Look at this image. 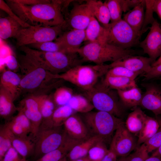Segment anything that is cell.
<instances>
[{"instance_id":"cell-1","label":"cell","mask_w":161,"mask_h":161,"mask_svg":"<svg viewBox=\"0 0 161 161\" xmlns=\"http://www.w3.org/2000/svg\"><path fill=\"white\" fill-rule=\"evenodd\" d=\"M6 2L21 20L30 25L53 26L65 22L63 14L65 1L52 0L48 3L24 5L14 0Z\"/></svg>"},{"instance_id":"cell-2","label":"cell","mask_w":161,"mask_h":161,"mask_svg":"<svg viewBox=\"0 0 161 161\" xmlns=\"http://www.w3.org/2000/svg\"><path fill=\"white\" fill-rule=\"evenodd\" d=\"M25 53L33 57L47 71L54 75L64 73L84 62L77 53L49 52L25 46L20 47Z\"/></svg>"},{"instance_id":"cell-3","label":"cell","mask_w":161,"mask_h":161,"mask_svg":"<svg viewBox=\"0 0 161 161\" xmlns=\"http://www.w3.org/2000/svg\"><path fill=\"white\" fill-rule=\"evenodd\" d=\"M18 60L21 74V92L32 93L46 82L55 79V75L45 69L30 55H20Z\"/></svg>"},{"instance_id":"cell-4","label":"cell","mask_w":161,"mask_h":161,"mask_svg":"<svg viewBox=\"0 0 161 161\" xmlns=\"http://www.w3.org/2000/svg\"><path fill=\"white\" fill-rule=\"evenodd\" d=\"M77 52L84 62L101 64L108 61L113 63L134 55L136 51L131 49H121L106 43L89 42L80 47Z\"/></svg>"},{"instance_id":"cell-5","label":"cell","mask_w":161,"mask_h":161,"mask_svg":"<svg viewBox=\"0 0 161 161\" xmlns=\"http://www.w3.org/2000/svg\"><path fill=\"white\" fill-rule=\"evenodd\" d=\"M110 68L109 64H104L79 65L65 72L55 75V78L70 82L86 91L94 86L99 78L106 75Z\"/></svg>"},{"instance_id":"cell-6","label":"cell","mask_w":161,"mask_h":161,"mask_svg":"<svg viewBox=\"0 0 161 161\" xmlns=\"http://www.w3.org/2000/svg\"><path fill=\"white\" fill-rule=\"evenodd\" d=\"M86 97L97 111L105 112L120 117L124 113L117 92L106 86L103 81L85 91Z\"/></svg>"},{"instance_id":"cell-7","label":"cell","mask_w":161,"mask_h":161,"mask_svg":"<svg viewBox=\"0 0 161 161\" xmlns=\"http://www.w3.org/2000/svg\"><path fill=\"white\" fill-rule=\"evenodd\" d=\"M65 22L53 26L31 25L27 27H22L14 38L16 40V46L20 47L34 43L55 40L63 32Z\"/></svg>"},{"instance_id":"cell-8","label":"cell","mask_w":161,"mask_h":161,"mask_svg":"<svg viewBox=\"0 0 161 161\" xmlns=\"http://www.w3.org/2000/svg\"><path fill=\"white\" fill-rule=\"evenodd\" d=\"M83 120L89 131L101 137L108 139L122 122V120L109 112L91 111L83 114Z\"/></svg>"},{"instance_id":"cell-9","label":"cell","mask_w":161,"mask_h":161,"mask_svg":"<svg viewBox=\"0 0 161 161\" xmlns=\"http://www.w3.org/2000/svg\"><path fill=\"white\" fill-rule=\"evenodd\" d=\"M106 43L123 49L139 44L142 35L132 28L123 19L116 22L110 23L106 28Z\"/></svg>"},{"instance_id":"cell-10","label":"cell","mask_w":161,"mask_h":161,"mask_svg":"<svg viewBox=\"0 0 161 161\" xmlns=\"http://www.w3.org/2000/svg\"><path fill=\"white\" fill-rule=\"evenodd\" d=\"M61 127L40 129L35 138L33 155L36 160L56 149L63 143L68 135Z\"/></svg>"},{"instance_id":"cell-11","label":"cell","mask_w":161,"mask_h":161,"mask_svg":"<svg viewBox=\"0 0 161 161\" xmlns=\"http://www.w3.org/2000/svg\"><path fill=\"white\" fill-rule=\"evenodd\" d=\"M138 147L134 135L126 128L122 122L115 131L109 149L120 157H126Z\"/></svg>"},{"instance_id":"cell-12","label":"cell","mask_w":161,"mask_h":161,"mask_svg":"<svg viewBox=\"0 0 161 161\" xmlns=\"http://www.w3.org/2000/svg\"><path fill=\"white\" fill-rule=\"evenodd\" d=\"M151 25L145 38L139 44L144 52L155 62L161 55V26L156 19Z\"/></svg>"},{"instance_id":"cell-13","label":"cell","mask_w":161,"mask_h":161,"mask_svg":"<svg viewBox=\"0 0 161 161\" xmlns=\"http://www.w3.org/2000/svg\"><path fill=\"white\" fill-rule=\"evenodd\" d=\"M92 16L86 1L75 4L69 14L67 24L72 29L85 30Z\"/></svg>"},{"instance_id":"cell-14","label":"cell","mask_w":161,"mask_h":161,"mask_svg":"<svg viewBox=\"0 0 161 161\" xmlns=\"http://www.w3.org/2000/svg\"><path fill=\"white\" fill-rule=\"evenodd\" d=\"M142 85L146 91L142 95L140 106L152 111L156 116L161 114V89L152 83Z\"/></svg>"},{"instance_id":"cell-15","label":"cell","mask_w":161,"mask_h":161,"mask_svg":"<svg viewBox=\"0 0 161 161\" xmlns=\"http://www.w3.org/2000/svg\"><path fill=\"white\" fill-rule=\"evenodd\" d=\"M154 62L149 57L133 55L112 63L109 65L110 68L117 66H122L143 75L149 71L152 64Z\"/></svg>"},{"instance_id":"cell-16","label":"cell","mask_w":161,"mask_h":161,"mask_svg":"<svg viewBox=\"0 0 161 161\" xmlns=\"http://www.w3.org/2000/svg\"><path fill=\"white\" fill-rule=\"evenodd\" d=\"M85 38V30L72 29L63 32L55 40L70 53H77Z\"/></svg>"},{"instance_id":"cell-17","label":"cell","mask_w":161,"mask_h":161,"mask_svg":"<svg viewBox=\"0 0 161 161\" xmlns=\"http://www.w3.org/2000/svg\"><path fill=\"white\" fill-rule=\"evenodd\" d=\"M63 126L67 135L73 139L82 141L90 136L89 130L83 119L75 114L65 121Z\"/></svg>"},{"instance_id":"cell-18","label":"cell","mask_w":161,"mask_h":161,"mask_svg":"<svg viewBox=\"0 0 161 161\" xmlns=\"http://www.w3.org/2000/svg\"><path fill=\"white\" fill-rule=\"evenodd\" d=\"M81 141L73 139L68 135L58 147L34 161H59L66 157L72 149Z\"/></svg>"},{"instance_id":"cell-19","label":"cell","mask_w":161,"mask_h":161,"mask_svg":"<svg viewBox=\"0 0 161 161\" xmlns=\"http://www.w3.org/2000/svg\"><path fill=\"white\" fill-rule=\"evenodd\" d=\"M21 78L14 72L5 70L0 76V86L12 95L14 100L21 92L20 88Z\"/></svg>"},{"instance_id":"cell-20","label":"cell","mask_w":161,"mask_h":161,"mask_svg":"<svg viewBox=\"0 0 161 161\" xmlns=\"http://www.w3.org/2000/svg\"><path fill=\"white\" fill-rule=\"evenodd\" d=\"M104 140L97 135L90 136L75 145L66 157L69 161H72L87 156L91 148L95 143Z\"/></svg>"},{"instance_id":"cell-21","label":"cell","mask_w":161,"mask_h":161,"mask_svg":"<svg viewBox=\"0 0 161 161\" xmlns=\"http://www.w3.org/2000/svg\"><path fill=\"white\" fill-rule=\"evenodd\" d=\"M99 23L93 16L92 17L88 26L85 30L84 41H87L88 43H106V29Z\"/></svg>"},{"instance_id":"cell-22","label":"cell","mask_w":161,"mask_h":161,"mask_svg":"<svg viewBox=\"0 0 161 161\" xmlns=\"http://www.w3.org/2000/svg\"><path fill=\"white\" fill-rule=\"evenodd\" d=\"M145 7V0H143L125 14L123 19L134 30L142 35L141 31L144 20Z\"/></svg>"},{"instance_id":"cell-23","label":"cell","mask_w":161,"mask_h":161,"mask_svg":"<svg viewBox=\"0 0 161 161\" xmlns=\"http://www.w3.org/2000/svg\"><path fill=\"white\" fill-rule=\"evenodd\" d=\"M92 15L105 28H107L110 21L109 10L106 1L90 0L86 1Z\"/></svg>"},{"instance_id":"cell-24","label":"cell","mask_w":161,"mask_h":161,"mask_svg":"<svg viewBox=\"0 0 161 161\" xmlns=\"http://www.w3.org/2000/svg\"><path fill=\"white\" fill-rule=\"evenodd\" d=\"M56 105L52 97L42 95L40 107L42 120L40 128L53 127L52 118L54 112L56 108Z\"/></svg>"},{"instance_id":"cell-25","label":"cell","mask_w":161,"mask_h":161,"mask_svg":"<svg viewBox=\"0 0 161 161\" xmlns=\"http://www.w3.org/2000/svg\"><path fill=\"white\" fill-rule=\"evenodd\" d=\"M146 115L139 107L134 108L128 115L125 123L126 128L134 135L138 137L144 125Z\"/></svg>"},{"instance_id":"cell-26","label":"cell","mask_w":161,"mask_h":161,"mask_svg":"<svg viewBox=\"0 0 161 161\" xmlns=\"http://www.w3.org/2000/svg\"><path fill=\"white\" fill-rule=\"evenodd\" d=\"M117 92L124 109L134 108L140 106L143 95L140 89L137 86L128 90H119Z\"/></svg>"},{"instance_id":"cell-27","label":"cell","mask_w":161,"mask_h":161,"mask_svg":"<svg viewBox=\"0 0 161 161\" xmlns=\"http://www.w3.org/2000/svg\"><path fill=\"white\" fill-rule=\"evenodd\" d=\"M160 127L158 119L146 115L144 125L138 136L137 146L144 143L154 135Z\"/></svg>"},{"instance_id":"cell-28","label":"cell","mask_w":161,"mask_h":161,"mask_svg":"<svg viewBox=\"0 0 161 161\" xmlns=\"http://www.w3.org/2000/svg\"><path fill=\"white\" fill-rule=\"evenodd\" d=\"M103 81L108 87L117 91L127 90L137 86L135 80L124 77L106 75Z\"/></svg>"},{"instance_id":"cell-29","label":"cell","mask_w":161,"mask_h":161,"mask_svg":"<svg viewBox=\"0 0 161 161\" xmlns=\"http://www.w3.org/2000/svg\"><path fill=\"white\" fill-rule=\"evenodd\" d=\"M16 21L10 16L0 18V37L2 39L14 37L19 30L22 28Z\"/></svg>"},{"instance_id":"cell-30","label":"cell","mask_w":161,"mask_h":161,"mask_svg":"<svg viewBox=\"0 0 161 161\" xmlns=\"http://www.w3.org/2000/svg\"><path fill=\"white\" fill-rule=\"evenodd\" d=\"M12 146L25 161L31 154L32 153L33 154L35 142L28 137H21L15 136L12 141Z\"/></svg>"},{"instance_id":"cell-31","label":"cell","mask_w":161,"mask_h":161,"mask_svg":"<svg viewBox=\"0 0 161 161\" xmlns=\"http://www.w3.org/2000/svg\"><path fill=\"white\" fill-rule=\"evenodd\" d=\"M12 95L3 87L0 86V115L6 119L10 117L17 109Z\"/></svg>"},{"instance_id":"cell-32","label":"cell","mask_w":161,"mask_h":161,"mask_svg":"<svg viewBox=\"0 0 161 161\" xmlns=\"http://www.w3.org/2000/svg\"><path fill=\"white\" fill-rule=\"evenodd\" d=\"M67 105L75 112L82 114L92 111L94 109L92 104L85 96L79 94H74Z\"/></svg>"},{"instance_id":"cell-33","label":"cell","mask_w":161,"mask_h":161,"mask_svg":"<svg viewBox=\"0 0 161 161\" xmlns=\"http://www.w3.org/2000/svg\"><path fill=\"white\" fill-rule=\"evenodd\" d=\"M15 136L5 124L0 128V161L12 146V141Z\"/></svg>"},{"instance_id":"cell-34","label":"cell","mask_w":161,"mask_h":161,"mask_svg":"<svg viewBox=\"0 0 161 161\" xmlns=\"http://www.w3.org/2000/svg\"><path fill=\"white\" fill-rule=\"evenodd\" d=\"M75 112L68 105L58 106L55 110L52 116L53 126H63L65 121Z\"/></svg>"},{"instance_id":"cell-35","label":"cell","mask_w":161,"mask_h":161,"mask_svg":"<svg viewBox=\"0 0 161 161\" xmlns=\"http://www.w3.org/2000/svg\"><path fill=\"white\" fill-rule=\"evenodd\" d=\"M18 110L22 111L30 121L31 126V134L33 138H35L42 122V118L40 111H30L19 108Z\"/></svg>"},{"instance_id":"cell-36","label":"cell","mask_w":161,"mask_h":161,"mask_svg":"<svg viewBox=\"0 0 161 161\" xmlns=\"http://www.w3.org/2000/svg\"><path fill=\"white\" fill-rule=\"evenodd\" d=\"M73 95L71 88L61 86L56 88L52 97L56 105L59 106L67 105Z\"/></svg>"},{"instance_id":"cell-37","label":"cell","mask_w":161,"mask_h":161,"mask_svg":"<svg viewBox=\"0 0 161 161\" xmlns=\"http://www.w3.org/2000/svg\"><path fill=\"white\" fill-rule=\"evenodd\" d=\"M109 151L105 142L103 140H100L91 148L87 156L91 161H101Z\"/></svg>"},{"instance_id":"cell-38","label":"cell","mask_w":161,"mask_h":161,"mask_svg":"<svg viewBox=\"0 0 161 161\" xmlns=\"http://www.w3.org/2000/svg\"><path fill=\"white\" fill-rule=\"evenodd\" d=\"M28 47L34 49L45 52H68L60 43L56 41L34 43L28 45Z\"/></svg>"},{"instance_id":"cell-39","label":"cell","mask_w":161,"mask_h":161,"mask_svg":"<svg viewBox=\"0 0 161 161\" xmlns=\"http://www.w3.org/2000/svg\"><path fill=\"white\" fill-rule=\"evenodd\" d=\"M106 2L109 12L111 23L122 19L123 11L120 0H109L106 1Z\"/></svg>"},{"instance_id":"cell-40","label":"cell","mask_w":161,"mask_h":161,"mask_svg":"<svg viewBox=\"0 0 161 161\" xmlns=\"http://www.w3.org/2000/svg\"><path fill=\"white\" fill-rule=\"evenodd\" d=\"M42 95H32L27 97L21 102L19 108L30 111H40Z\"/></svg>"},{"instance_id":"cell-41","label":"cell","mask_w":161,"mask_h":161,"mask_svg":"<svg viewBox=\"0 0 161 161\" xmlns=\"http://www.w3.org/2000/svg\"><path fill=\"white\" fill-rule=\"evenodd\" d=\"M141 74L140 73L132 71L125 67L117 66L110 68L106 75L128 78L135 80L138 75Z\"/></svg>"},{"instance_id":"cell-42","label":"cell","mask_w":161,"mask_h":161,"mask_svg":"<svg viewBox=\"0 0 161 161\" xmlns=\"http://www.w3.org/2000/svg\"><path fill=\"white\" fill-rule=\"evenodd\" d=\"M155 0H145L146 10L145 13L144 20L141 31L142 34L148 29V26L153 22L155 19L153 17L154 6Z\"/></svg>"},{"instance_id":"cell-43","label":"cell","mask_w":161,"mask_h":161,"mask_svg":"<svg viewBox=\"0 0 161 161\" xmlns=\"http://www.w3.org/2000/svg\"><path fill=\"white\" fill-rule=\"evenodd\" d=\"M149 157L146 147L143 143L138 146L134 152L126 157V161H145Z\"/></svg>"},{"instance_id":"cell-44","label":"cell","mask_w":161,"mask_h":161,"mask_svg":"<svg viewBox=\"0 0 161 161\" xmlns=\"http://www.w3.org/2000/svg\"><path fill=\"white\" fill-rule=\"evenodd\" d=\"M160 125L158 131L144 143L148 153L155 151L161 145V124Z\"/></svg>"},{"instance_id":"cell-45","label":"cell","mask_w":161,"mask_h":161,"mask_svg":"<svg viewBox=\"0 0 161 161\" xmlns=\"http://www.w3.org/2000/svg\"><path fill=\"white\" fill-rule=\"evenodd\" d=\"M18 110V114L11 120L19 124L28 134L31 133V126L30 121L22 111Z\"/></svg>"},{"instance_id":"cell-46","label":"cell","mask_w":161,"mask_h":161,"mask_svg":"<svg viewBox=\"0 0 161 161\" xmlns=\"http://www.w3.org/2000/svg\"><path fill=\"white\" fill-rule=\"evenodd\" d=\"M0 8L7 13L9 16L18 22L23 27H27L31 25L21 20L13 11L6 2L3 0H0Z\"/></svg>"},{"instance_id":"cell-47","label":"cell","mask_w":161,"mask_h":161,"mask_svg":"<svg viewBox=\"0 0 161 161\" xmlns=\"http://www.w3.org/2000/svg\"><path fill=\"white\" fill-rule=\"evenodd\" d=\"M15 136L25 137H28V134L18 123L11 120L6 124Z\"/></svg>"},{"instance_id":"cell-48","label":"cell","mask_w":161,"mask_h":161,"mask_svg":"<svg viewBox=\"0 0 161 161\" xmlns=\"http://www.w3.org/2000/svg\"><path fill=\"white\" fill-rule=\"evenodd\" d=\"M0 161H25L12 146Z\"/></svg>"},{"instance_id":"cell-49","label":"cell","mask_w":161,"mask_h":161,"mask_svg":"<svg viewBox=\"0 0 161 161\" xmlns=\"http://www.w3.org/2000/svg\"><path fill=\"white\" fill-rule=\"evenodd\" d=\"M143 76L145 80L161 77V63L157 66H151L149 71Z\"/></svg>"},{"instance_id":"cell-50","label":"cell","mask_w":161,"mask_h":161,"mask_svg":"<svg viewBox=\"0 0 161 161\" xmlns=\"http://www.w3.org/2000/svg\"><path fill=\"white\" fill-rule=\"evenodd\" d=\"M4 62L6 66L10 71H13L19 68L18 60L13 54L6 58L4 60Z\"/></svg>"},{"instance_id":"cell-51","label":"cell","mask_w":161,"mask_h":161,"mask_svg":"<svg viewBox=\"0 0 161 161\" xmlns=\"http://www.w3.org/2000/svg\"><path fill=\"white\" fill-rule=\"evenodd\" d=\"M123 11H129L141 3L142 0H120Z\"/></svg>"},{"instance_id":"cell-52","label":"cell","mask_w":161,"mask_h":161,"mask_svg":"<svg viewBox=\"0 0 161 161\" xmlns=\"http://www.w3.org/2000/svg\"><path fill=\"white\" fill-rule=\"evenodd\" d=\"M16 2L24 5H33L41 4L48 3L52 0H14Z\"/></svg>"},{"instance_id":"cell-53","label":"cell","mask_w":161,"mask_h":161,"mask_svg":"<svg viewBox=\"0 0 161 161\" xmlns=\"http://www.w3.org/2000/svg\"><path fill=\"white\" fill-rule=\"evenodd\" d=\"M117 157L112 151L109 149V151L101 161H117Z\"/></svg>"},{"instance_id":"cell-54","label":"cell","mask_w":161,"mask_h":161,"mask_svg":"<svg viewBox=\"0 0 161 161\" xmlns=\"http://www.w3.org/2000/svg\"><path fill=\"white\" fill-rule=\"evenodd\" d=\"M154 10L161 20V0H155Z\"/></svg>"},{"instance_id":"cell-55","label":"cell","mask_w":161,"mask_h":161,"mask_svg":"<svg viewBox=\"0 0 161 161\" xmlns=\"http://www.w3.org/2000/svg\"><path fill=\"white\" fill-rule=\"evenodd\" d=\"M145 161H161V158L157 156L151 155L146 158Z\"/></svg>"},{"instance_id":"cell-56","label":"cell","mask_w":161,"mask_h":161,"mask_svg":"<svg viewBox=\"0 0 161 161\" xmlns=\"http://www.w3.org/2000/svg\"><path fill=\"white\" fill-rule=\"evenodd\" d=\"M151 155L157 156L161 158V145L154 151Z\"/></svg>"},{"instance_id":"cell-57","label":"cell","mask_w":161,"mask_h":161,"mask_svg":"<svg viewBox=\"0 0 161 161\" xmlns=\"http://www.w3.org/2000/svg\"><path fill=\"white\" fill-rule=\"evenodd\" d=\"M71 161H91L87 156L78 158Z\"/></svg>"},{"instance_id":"cell-58","label":"cell","mask_w":161,"mask_h":161,"mask_svg":"<svg viewBox=\"0 0 161 161\" xmlns=\"http://www.w3.org/2000/svg\"><path fill=\"white\" fill-rule=\"evenodd\" d=\"M161 63V55L158 59L156 61L151 65V66H157Z\"/></svg>"},{"instance_id":"cell-59","label":"cell","mask_w":161,"mask_h":161,"mask_svg":"<svg viewBox=\"0 0 161 161\" xmlns=\"http://www.w3.org/2000/svg\"><path fill=\"white\" fill-rule=\"evenodd\" d=\"M117 161H126V157H120Z\"/></svg>"},{"instance_id":"cell-60","label":"cell","mask_w":161,"mask_h":161,"mask_svg":"<svg viewBox=\"0 0 161 161\" xmlns=\"http://www.w3.org/2000/svg\"><path fill=\"white\" fill-rule=\"evenodd\" d=\"M59 161H69L67 159L66 157H64V158H63V159H62L61 160Z\"/></svg>"},{"instance_id":"cell-61","label":"cell","mask_w":161,"mask_h":161,"mask_svg":"<svg viewBox=\"0 0 161 161\" xmlns=\"http://www.w3.org/2000/svg\"><path fill=\"white\" fill-rule=\"evenodd\" d=\"M159 123L161 124V119H158Z\"/></svg>"},{"instance_id":"cell-62","label":"cell","mask_w":161,"mask_h":161,"mask_svg":"<svg viewBox=\"0 0 161 161\" xmlns=\"http://www.w3.org/2000/svg\"><path fill=\"white\" fill-rule=\"evenodd\" d=\"M160 79L161 80V77L160 78Z\"/></svg>"},{"instance_id":"cell-63","label":"cell","mask_w":161,"mask_h":161,"mask_svg":"<svg viewBox=\"0 0 161 161\" xmlns=\"http://www.w3.org/2000/svg\"></svg>"}]
</instances>
